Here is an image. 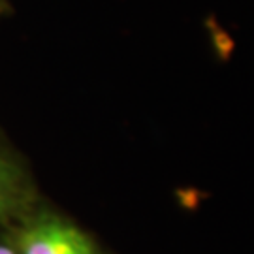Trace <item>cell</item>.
Instances as JSON below:
<instances>
[{
    "label": "cell",
    "instance_id": "obj_1",
    "mask_svg": "<svg viewBox=\"0 0 254 254\" xmlns=\"http://www.w3.org/2000/svg\"><path fill=\"white\" fill-rule=\"evenodd\" d=\"M11 243L17 254H100L85 232L46 211L23 218L11 236Z\"/></svg>",
    "mask_w": 254,
    "mask_h": 254
},
{
    "label": "cell",
    "instance_id": "obj_2",
    "mask_svg": "<svg viewBox=\"0 0 254 254\" xmlns=\"http://www.w3.org/2000/svg\"><path fill=\"white\" fill-rule=\"evenodd\" d=\"M34 203V189L28 175L0 147V222L25 218Z\"/></svg>",
    "mask_w": 254,
    "mask_h": 254
},
{
    "label": "cell",
    "instance_id": "obj_3",
    "mask_svg": "<svg viewBox=\"0 0 254 254\" xmlns=\"http://www.w3.org/2000/svg\"><path fill=\"white\" fill-rule=\"evenodd\" d=\"M0 254H17L15 247L11 243V237L0 236Z\"/></svg>",
    "mask_w": 254,
    "mask_h": 254
},
{
    "label": "cell",
    "instance_id": "obj_4",
    "mask_svg": "<svg viewBox=\"0 0 254 254\" xmlns=\"http://www.w3.org/2000/svg\"><path fill=\"white\" fill-rule=\"evenodd\" d=\"M9 11V4L6 0H0V17L4 15V13H8Z\"/></svg>",
    "mask_w": 254,
    "mask_h": 254
}]
</instances>
